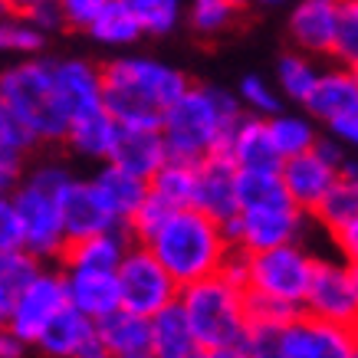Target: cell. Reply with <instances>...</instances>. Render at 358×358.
Here are the masks:
<instances>
[{
  "label": "cell",
  "mask_w": 358,
  "mask_h": 358,
  "mask_svg": "<svg viewBox=\"0 0 358 358\" xmlns=\"http://www.w3.org/2000/svg\"><path fill=\"white\" fill-rule=\"evenodd\" d=\"M27 174V155L20 152H0V194H10Z\"/></svg>",
  "instance_id": "f6af8a7d"
},
{
  "label": "cell",
  "mask_w": 358,
  "mask_h": 358,
  "mask_svg": "<svg viewBox=\"0 0 358 358\" xmlns=\"http://www.w3.org/2000/svg\"><path fill=\"white\" fill-rule=\"evenodd\" d=\"M99 336L109 345L112 358L119 355H131V352H145L152 348V319L148 315H138L131 309H115L106 319H99Z\"/></svg>",
  "instance_id": "4316f807"
},
{
  "label": "cell",
  "mask_w": 358,
  "mask_h": 358,
  "mask_svg": "<svg viewBox=\"0 0 358 358\" xmlns=\"http://www.w3.org/2000/svg\"><path fill=\"white\" fill-rule=\"evenodd\" d=\"M145 247L164 263V270L178 280V286H187L220 273L230 243L224 237L220 220L207 217L204 210L187 204L178 207Z\"/></svg>",
  "instance_id": "3957f363"
},
{
  "label": "cell",
  "mask_w": 358,
  "mask_h": 358,
  "mask_svg": "<svg viewBox=\"0 0 358 358\" xmlns=\"http://www.w3.org/2000/svg\"><path fill=\"white\" fill-rule=\"evenodd\" d=\"M119 358H158L152 348H145V352H131V355H119Z\"/></svg>",
  "instance_id": "11a10c76"
},
{
  "label": "cell",
  "mask_w": 358,
  "mask_h": 358,
  "mask_svg": "<svg viewBox=\"0 0 358 358\" xmlns=\"http://www.w3.org/2000/svg\"><path fill=\"white\" fill-rule=\"evenodd\" d=\"M303 309L309 315L338 322V326L358 329V293L352 276H348V263L315 257L313 280H309V289H306Z\"/></svg>",
  "instance_id": "7c38bea8"
},
{
  "label": "cell",
  "mask_w": 358,
  "mask_h": 358,
  "mask_svg": "<svg viewBox=\"0 0 358 358\" xmlns=\"http://www.w3.org/2000/svg\"><path fill=\"white\" fill-rule=\"evenodd\" d=\"M53 76L69 115L102 106V69L99 66L83 63V59H63V63H53Z\"/></svg>",
  "instance_id": "603a6c76"
},
{
  "label": "cell",
  "mask_w": 358,
  "mask_h": 358,
  "mask_svg": "<svg viewBox=\"0 0 358 358\" xmlns=\"http://www.w3.org/2000/svg\"><path fill=\"white\" fill-rule=\"evenodd\" d=\"M3 3H7V13H10V17H23V20H27L36 7H43L50 0H3Z\"/></svg>",
  "instance_id": "f907efd6"
},
{
  "label": "cell",
  "mask_w": 358,
  "mask_h": 358,
  "mask_svg": "<svg viewBox=\"0 0 358 358\" xmlns=\"http://www.w3.org/2000/svg\"><path fill=\"white\" fill-rule=\"evenodd\" d=\"M253 358H282V355L276 352V348H273V352H263V355H253Z\"/></svg>",
  "instance_id": "6f0895ef"
},
{
  "label": "cell",
  "mask_w": 358,
  "mask_h": 358,
  "mask_svg": "<svg viewBox=\"0 0 358 358\" xmlns=\"http://www.w3.org/2000/svg\"><path fill=\"white\" fill-rule=\"evenodd\" d=\"M194 178H197V162H185V158H168V162L155 171L148 181L155 194L168 197L171 204L187 207L194 197Z\"/></svg>",
  "instance_id": "1f68e13d"
},
{
  "label": "cell",
  "mask_w": 358,
  "mask_h": 358,
  "mask_svg": "<svg viewBox=\"0 0 358 358\" xmlns=\"http://www.w3.org/2000/svg\"><path fill=\"white\" fill-rule=\"evenodd\" d=\"M109 162L152 181L155 171L168 162V141H164L162 129H125L122 125Z\"/></svg>",
  "instance_id": "7402d4cb"
},
{
  "label": "cell",
  "mask_w": 358,
  "mask_h": 358,
  "mask_svg": "<svg viewBox=\"0 0 358 358\" xmlns=\"http://www.w3.org/2000/svg\"><path fill=\"white\" fill-rule=\"evenodd\" d=\"M10 194L23 224V247L30 250L33 257H40V260H56L66 243L59 197H56L59 191H50V187L23 178Z\"/></svg>",
  "instance_id": "ba28073f"
},
{
  "label": "cell",
  "mask_w": 358,
  "mask_h": 358,
  "mask_svg": "<svg viewBox=\"0 0 358 358\" xmlns=\"http://www.w3.org/2000/svg\"><path fill=\"white\" fill-rule=\"evenodd\" d=\"M338 174L358 187V158H345V162H342V168H338Z\"/></svg>",
  "instance_id": "db71d44e"
},
{
  "label": "cell",
  "mask_w": 358,
  "mask_h": 358,
  "mask_svg": "<svg viewBox=\"0 0 358 358\" xmlns=\"http://www.w3.org/2000/svg\"><path fill=\"white\" fill-rule=\"evenodd\" d=\"M355 214H358V187L338 174V181L329 187V194L322 197V204L315 207L309 217H315L329 234H332V230H338L342 224H348Z\"/></svg>",
  "instance_id": "d6a6232c"
},
{
  "label": "cell",
  "mask_w": 358,
  "mask_h": 358,
  "mask_svg": "<svg viewBox=\"0 0 358 358\" xmlns=\"http://www.w3.org/2000/svg\"><path fill=\"white\" fill-rule=\"evenodd\" d=\"M299 313H303V306L286 303V299H276V296L253 293V289H247L250 329H282L286 322H293Z\"/></svg>",
  "instance_id": "836d02e7"
},
{
  "label": "cell",
  "mask_w": 358,
  "mask_h": 358,
  "mask_svg": "<svg viewBox=\"0 0 358 358\" xmlns=\"http://www.w3.org/2000/svg\"><path fill=\"white\" fill-rule=\"evenodd\" d=\"M358 329L303 313L276 332V352L282 358H352Z\"/></svg>",
  "instance_id": "30bf717a"
},
{
  "label": "cell",
  "mask_w": 358,
  "mask_h": 358,
  "mask_svg": "<svg viewBox=\"0 0 358 358\" xmlns=\"http://www.w3.org/2000/svg\"><path fill=\"white\" fill-rule=\"evenodd\" d=\"M230 162L237 164V171H280L282 155L276 152L270 135V125L263 115L243 112L237 122V129L230 131V141L224 148Z\"/></svg>",
  "instance_id": "d6986e66"
},
{
  "label": "cell",
  "mask_w": 358,
  "mask_h": 358,
  "mask_svg": "<svg viewBox=\"0 0 358 358\" xmlns=\"http://www.w3.org/2000/svg\"><path fill=\"white\" fill-rule=\"evenodd\" d=\"M96 332V319H89L86 313H79L76 306H66L46 322V329L36 336L33 345L43 348L46 355L53 358H76L89 336Z\"/></svg>",
  "instance_id": "d4e9b609"
},
{
  "label": "cell",
  "mask_w": 358,
  "mask_h": 358,
  "mask_svg": "<svg viewBox=\"0 0 358 358\" xmlns=\"http://www.w3.org/2000/svg\"><path fill=\"white\" fill-rule=\"evenodd\" d=\"M56 3H59V10H63V17H66V27L89 30V23L106 10L109 0H56Z\"/></svg>",
  "instance_id": "ee69618b"
},
{
  "label": "cell",
  "mask_w": 358,
  "mask_h": 358,
  "mask_svg": "<svg viewBox=\"0 0 358 358\" xmlns=\"http://www.w3.org/2000/svg\"><path fill=\"white\" fill-rule=\"evenodd\" d=\"M273 135V145L282 158H293V155L313 152L315 141H319V131H315L313 115H286V112H276L266 119Z\"/></svg>",
  "instance_id": "f1b7e54d"
},
{
  "label": "cell",
  "mask_w": 358,
  "mask_h": 358,
  "mask_svg": "<svg viewBox=\"0 0 358 358\" xmlns=\"http://www.w3.org/2000/svg\"><path fill=\"white\" fill-rule=\"evenodd\" d=\"M0 102L30 131L36 145H63L69 131V109L56 89L53 63L23 59L0 73Z\"/></svg>",
  "instance_id": "277c9868"
},
{
  "label": "cell",
  "mask_w": 358,
  "mask_h": 358,
  "mask_svg": "<svg viewBox=\"0 0 358 358\" xmlns=\"http://www.w3.org/2000/svg\"><path fill=\"white\" fill-rule=\"evenodd\" d=\"M102 69V102L125 129H162L164 112L187 92L191 79L158 59H112Z\"/></svg>",
  "instance_id": "6da1fadb"
},
{
  "label": "cell",
  "mask_w": 358,
  "mask_h": 358,
  "mask_svg": "<svg viewBox=\"0 0 358 358\" xmlns=\"http://www.w3.org/2000/svg\"><path fill=\"white\" fill-rule=\"evenodd\" d=\"M191 207L204 210L214 220H230L240 214L237 201V164L227 155H207L197 162V178H194V197Z\"/></svg>",
  "instance_id": "5bb4252c"
},
{
  "label": "cell",
  "mask_w": 358,
  "mask_h": 358,
  "mask_svg": "<svg viewBox=\"0 0 358 358\" xmlns=\"http://www.w3.org/2000/svg\"><path fill=\"white\" fill-rule=\"evenodd\" d=\"M309 214L296 204H276V207H253L240 210L237 217L224 220V237L230 247H247L250 253L270 250L280 243H293L303 237Z\"/></svg>",
  "instance_id": "9c48e42d"
},
{
  "label": "cell",
  "mask_w": 358,
  "mask_h": 358,
  "mask_svg": "<svg viewBox=\"0 0 358 358\" xmlns=\"http://www.w3.org/2000/svg\"><path fill=\"white\" fill-rule=\"evenodd\" d=\"M234 3H240V7H243V3H247V0H234Z\"/></svg>",
  "instance_id": "94428289"
},
{
  "label": "cell",
  "mask_w": 358,
  "mask_h": 358,
  "mask_svg": "<svg viewBox=\"0 0 358 358\" xmlns=\"http://www.w3.org/2000/svg\"><path fill=\"white\" fill-rule=\"evenodd\" d=\"M66 273V293L69 306L89 319H106L122 306L119 296V273L115 270H63Z\"/></svg>",
  "instance_id": "44dd1931"
},
{
  "label": "cell",
  "mask_w": 358,
  "mask_h": 358,
  "mask_svg": "<svg viewBox=\"0 0 358 358\" xmlns=\"http://www.w3.org/2000/svg\"><path fill=\"white\" fill-rule=\"evenodd\" d=\"M338 63L358 66V0H342L338 10V33H336V53Z\"/></svg>",
  "instance_id": "ab89813d"
},
{
  "label": "cell",
  "mask_w": 358,
  "mask_h": 358,
  "mask_svg": "<svg viewBox=\"0 0 358 358\" xmlns=\"http://www.w3.org/2000/svg\"><path fill=\"white\" fill-rule=\"evenodd\" d=\"M243 115V102L214 86H187L174 106H168L162 135L168 141V158L201 162L207 155H224L230 131Z\"/></svg>",
  "instance_id": "7a4b0ae2"
},
{
  "label": "cell",
  "mask_w": 358,
  "mask_h": 358,
  "mask_svg": "<svg viewBox=\"0 0 358 358\" xmlns=\"http://www.w3.org/2000/svg\"><path fill=\"white\" fill-rule=\"evenodd\" d=\"M119 122L106 109V102L96 106V109H86L73 115L69 122V131H66V148L79 158H89V162H109L112 148H115V138H119Z\"/></svg>",
  "instance_id": "ffe728a7"
},
{
  "label": "cell",
  "mask_w": 358,
  "mask_h": 358,
  "mask_svg": "<svg viewBox=\"0 0 358 358\" xmlns=\"http://www.w3.org/2000/svg\"><path fill=\"white\" fill-rule=\"evenodd\" d=\"M23 247V224L13 204V194H0V250Z\"/></svg>",
  "instance_id": "7bdbcfd3"
},
{
  "label": "cell",
  "mask_w": 358,
  "mask_h": 358,
  "mask_svg": "<svg viewBox=\"0 0 358 358\" xmlns=\"http://www.w3.org/2000/svg\"><path fill=\"white\" fill-rule=\"evenodd\" d=\"M56 197H59V214H63L66 240L125 227V224L115 220L112 207L106 204V197H102V191H99V185L92 178H69V181L59 187Z\"/></svg>",
  "instance_id": "4fadbf2b"
},
{
  "label": "cell",
  "mask_w": 358,
  "mask_h": 358,
  "mask_svg": "<svg viewBox=\"0 0 358 358\" xmlns=\"http://www.w3.org/2000/svg\"><path fill=\"white\" fill-rule=\"evenodd\" d=\"M313 266L315 257L306 247H299V240L270 250H257V253H250L247 289L303 306L309 280H313Z\"/></svg>",
  "instance_id": "52a82bcc"
},
{
  "label": "cell",
  "mask_w": 358,
  "mask_h": 358,
  "mask_svg": "<svg viewBox=\"0 0 358 358\" xmlns=\"http://www.w3.org/2000/svg\"><path fill=\"white\" fill-rule=\"evenodd\" d=\"M187 358H237V352H224V348H194Z\"/></svg>",
  "instance_id": "f5cc1de1"
},
{
  "label": "cell",
  "mask_w": 358,
  "mask_h": 358,
  "mask_svg": "<svg viewBox=\"0 0 358 358\" xmlns=\"http://www.w3.org/2000/svg\"><path fill=\"white\" fill-rule=\"evenodd\" d=\"M33 148H40L36 138H33L30 131L23 129L20 122L13 119L7 106L0 102V152H20V155H30Z\"/></svg>",
  "instance_id": "b9f144b4"
},
{
  "label": "cell",
  "mask_w": 358,
  "mask_h": 358,
  "mask_svg": "<svg viewBox=\"0 0 358 358\" xmlns=\"http://www.w3.org/2000/svg\"><path fill=\"white\" fill-rule=\"evenodd\" d=\"M348 276L355 282V293H358V263H348Z\"/></svg>",
  "instance_id": "9f6ffc18"
},
{
  "label": "cell",
  "mask_w": 358,
  "mask_h": 358,
  "mask_svg": "<svg viewBox=\"0 0 358 358\" xmlns=\"http://www.w3.org/2000/svg\"><path fill=\"white\" fill-rule=\"evenodd\" d=\"M240 13V3L234 0H191L187 20L201 36H217V33L230 30Z\"/></svg>",
  "instance_id": "e575fe53"
},
{
  "label": "cell",
  "mask_w": 358,
  "mask_h": 358,
  "mask_svg": "<svg viewBox=\"0 0 358 358\" xmlns=\"http://www.w3.org/2000/svg\"><path fill=\"white\" fill-rule=\"evenodd\" d=\"M352 358H358V342H355V352H352Z\"/></svg>",
  "instance_id": "91938a15"
},
{
  "label": "cell",
  "mask_w": 358,
  "mask_h": 358,
  "mask_svg": "<svg viewBox=\"0 0 358 358\" xmlns=\"http://www.w3.org/2000/svg\"><path fill=\"white\" fill-rule=\"evenodd\" d=\"M319 158H326L329 164H336V168H342V162H345V148H342V141L336 138V135H329V138H319L313 148Z\"/></svg>",
  "instance_id": "7dc6e473"
},
{
  "label": "cell",
  "mask_w": 358,
  "mask_h": 358,
  "mask_svg": "<svg viewBox=\"0 0 358 358\" xmlns=\"http://www.w3.org/2000/svg\"><path fill=\"white\" fill-rule=\"evenodd\" d=\"M332 240H336L338 253L345 257V263H358V214L338 230H332Z\"/></svg>",
  "instance_id": "bcb514c9"
},
{
  "label": "cell",
  "mask_w": 358,
  "mask_h": 358,
  "mask_svg": "<svg viewBox=\"0 0 358 358\" xmlns=\"http://www.w3.org/2000/svg\"><path fill=\"white\" fill-rule=\"evenodd\" d=\"M197 345V336L187 322L185 306L174 299L162 313L152 315V352L158 358H187Z\"/></svg>",
  "instance_id": "484cf974"
},
{
  "label": "cell",
  "mask_w": 358,
  "mask_h": 358,
  "mask_svg": "<svg viewBox=\"0 0 358 358\" xmlns=\"http://www.w3.org/2000/svg\"><path fill=\"white\" fill-rule=\"evenodd\" d=\"M237 99L243 102V109H250L253 115H263V119H270V115L282 112L280 96H276L270 83H266V79H260V76H243V79H240Z\"/></svg>",
  "instance_id": "f35d334b"
},
{
  "label": "cell",
  "mask_w": 358,
  "mask_h": 358,
  "mask_svg": "<svg viewBox=\"0 0 358 358\" xmlns=\"http://www.w3.org/2000/svg\"><path fill=\"white\" fill-rule=\"evenodd\" d=\"M237 358H247V355H240V352H237Z\"/></svg>",
  "instance_id": "6125c7cd"
},
{
  "label": "cell",
  "mask_w": 358,
  "mask_h": 358,
  "mask_svg": "<svg viewBox=\"0 0 358 358\" xmlns=\"http://www.w3.org/2000/svg\"><path fill=\"white\" fill-rule=\"evenodd\" d=\"M319 66L309 53L296 50V53H282L280 63H276V83H280V92L286 99H293L299 106H306V99L313 96L315 83H319Z\"/></svg>",
  "instance_id": "83f0119b"
},
{
  "label": "cell",
  "mask_w": 358,
  "mask_h": 358,
  "mask_svg": "<svg viewBox=\"0 0 358 358\" xmlns=\"http://www.w3.org/2000/svg\"><path fill=\"white\" fill-rule=\"evenodd\" d=\"M10 309H13V293L0 282V326H7V319H10Z\"/></svg>",
  "instance_id": "816d5d0a"
},
{
  "label": "cell",
  "mask_w": 358,
  "mask_h": 358,
  "mask_svg": "<svg viewBox=\"0 0 358 358\" xmlns=\"http://www.w3.org/2000/svg\"><path fill=\"white\" fill-rule=\"evenodd\" d=\"M135 243L129 227L102 230V234H89V237L66 240L56 263L63 270H119L122 257L129 253Z\"/></svg>",
  "instance_id": "ac0fdd59"
},
{
  "label": "cell",
  "mask_w": 358,
  "mask_h": 358,
  "mask_svg": "<svg viewBox=\"0 0 358 358\" xmlns=\"http://www.w3.org/2000/svg\"><path fill=\"white\" fill-rule=\"evenodd\" d=\"M23 352V342L10 336V329L0 326V358H17Z\"/></svg>",
  "instance_id": "681fc988"
},
{
  "label": "cell",
  "mask_w": 358,
  "mask_h": 358,
  "mask_svg": "<svg viewBox=\"0 0 358 358\" xmlns=\"http://www.w3.org/2000/svg\"><path fill=\"white\" fill-rule=\"evenodd\" d=\"M237 201H240V210L293 204L289 194H286L280 171H237Z\"/></svg>",
  "instance_id": "f546056e"
},
{
  "label": "cell",
  "mask_w": 358,
  "mask_h": 358,
  "mask_svg": "<svg viewBox=\"0 0 358 358\" xmlns=\"http://www.w3.org/2000/svg\"><path fill=\"white\" fill-rule=\"evenodd\" d=\"M92 181L99 185V191H102V197H106V204L112 207L115 220L125 224V227H129V220L135 217V210H138L141 201H145L148 191H152V185H148L145 178L125 171V168H119V164H112V162L102 164Z\"/></svg>",
  "instance_id": "cb8c5ba5"
},
{
  "label": "cell",
  "mask_w": 358,
  "mask_h": 358,
  "mask_svg": "<svg viewBox=\"0 0 358 358\" xmlns=\"http://www.w3.org/2000/svg\"><path fill=\"white\" fill-rule=\"evenodd\" d=\"M66 306H69L66 273L40 270L20 293H17L10 319H7V329H10L13 338H20L23 345H33L36 336L46 329V322H50L59 309H66Z\"/></svg>",
  "instance_id": "8fae6325"
},
{
  "label": "cell",
  "mask_w": 358,
  "mask_h": 358,
  "mask_svg": "<svg viewBox=\"0 0 358 358\" xmlns=\"http://www.w3.org/2000/svg\"><path fill=\"white\" fill-rule=\"evenodd\" d=\"M306 112L322 125L348 119L358 112V69L348 63H336L319 73L313 96L306 99Z\"/></svg>",
  "instance_id": "e0dca14e"
},
{
  "label": "cell",
  "mask_w": 358,
  "mask_h": 358,
  "mask_svg": "<svg viewBox=\"0 0 358 358\" xmlns=\"http://www.w3.org/2000/svg\"><path fill=\"white\" fill-rule=\"evenodd\" d=\"M355 69H358V66H355Z\"/></svg>",
  "instance_id": "be15d7a7"
},
{
  "label": "cell",
  "mask_w": 358,
  "mask_h": 358,
  "mask_svg": "<svg viewBox=\"0 0 358 358\" xmlns=\"http://www.w3.org/2000/svg\"><path fill=\"white\" fill-rule=\"evenodd\" d=\"M40 257H33L27 247H20V250H0V282L7 286L13 293V299H17V293H20L23 286L36 276V273L43 270L40 266Z\"/></svg>",
  "instance_id": "74e56055"
},
{
  "label": "cell",
  "mask_w": 358,
  "mask_h": 358,
  "mask_svg": "<svg viewBox=\"0 0 358 358\" xmlns=\"http://www.w3.org/2000/svg\"><path fill=\"white\" fill-rule=\"evenodd\" d=\"M115 273H119L122 309H131V313L148 315V319L181 296L178 280L164 270V263L145 243H131Z\"/></svg>",
  "instance_id": "8992f818"
},
{
  "label": "cell",
  "mask_w": 358,
  "mask_h": 358,
  "mask_svg": "<svg viewBox=\"0 0 358 358\" xmlns=\"http://www.w3.org/2000/svg\"><path fill=\"white\" fill-rule=\"evenodd\" d=\"M174 210H178V204H171L168 197L148 191V197H145L141 207L135 210V217L129 220V230H131V237H135V243H148V240L158 234V227L171 217Z\"/></svg>",
  "instance_id": "d590c367"
},
{
  "label": "cell",
  "mask_w": 358,
  "mask_h": 358,
  "mask_svg": "<svg viewBox=\"0 0 358 358\" xmlns=\"http://www.w3.org/2000/svg\"><path fill=\"white\" fill-rule=\"evenodd\" d=\"M329 131L336 135L342 145H352V148H358V112L355 115H348V119H338L329 125Z\"/></svg>",
  "instance_id": "c3c4849f"
},
{
  "label": "cell",
  "mask_w": 358,
  "mask_h": 358,
  "mask_svg": "<svg viewBox=\"0 0 358 358\" xmlns=\"http://www.w3.org/2000/svg\"><path fill=\"white\" fill-rule=\"evenodd\" d=\"M257 3H263V7H273V3H282V0H257Z\"/></svg>",
  "instance_id": "680465c9"
},
{
  "label": "cell",
  "mask_w": 358,
  "mask_h": 358,
  "mask_svg": "<svg viewBox=\"0 0 358 358\" xmlns=\"http://www.w3.org/2000/svg\"><path fill=\"white\" fill-rule=\"evenodd\" d=\"M43 46V30L30 20H0V53H36Z\"/></svg>",
  "instance_id": "60d3db41"
},
{
  "label": "cell",
  "mask_w": 358,
  "mask_h": 358,
  "mask_svg": "<svg viewBox=\"0 0 358 358\" xmlns=\"http://www.w3.org/2000/svg\"><path fill=\"white\" fill-rule=\"evenodd\" d=\"M89 33L96 36L99 43L125 46V43H135L141 33H145V27H141V20L131 13V7H125L122 0H109L106 10L89 23Z\"/></svg>",
  "instance_id": "4dcf8cb0"
},
{
  "label": "cell",
  "mask_w": 358,
  "mask_h": 358,
  "mask_svg": "<svg viewBox=\"0 0 358 358\" xmlns=\"http://www.w3.org/2000/svg\"><path fill=\"white\" fill-rule=\"evenodd\" d=\"M178 303L185 306L187 322L194 329L201 348H224L240 352L250 336L247 289L230 282L224 273L204 276L197 282L181 286Z\"/></svg>",
  "instance_id": "5b68a950"
},
{
  "label": "cell",
  "mask_w": 358,
  "mask_h": 358,
  "mask_svg": "<svg viewBox=\"0 0 358 358\" xmlns=\"http://www.w3.org/2000/svg\"><path fill=\"white\" fill-rule=\"evenodd\" d=\"M141 20L145 33H171L181 17V0H122Z\"/></svg>",
  "instance_id": "8d00e7d4"
},
{
  "label": "cell",
  "mask_w": 358,
  "mask_h": 358,
  "mask_svg": "<svg viewBox=\"0 0 358 358\" xmlns=\"http://www.w3.org/2000/svg\"><path fill=\"white\" fill-rule=\"evenodd\" d=\"M338 10L342 0H299L289 13V40L309 56L336 53Z\"/></svg>",
  "instance_id": "9a60e30c"
},
{
  "label": "cell",
  "mask_w": 358,
  "mask_h": 358,
  "mask_svg": "<svg viewBox=\"0 0 358 358\" xmlns=\"http://www.w3.org/2000/svg\"><path fill=\"white\" fill-rule=\"evenodd\" d=\"M280 178L286 185V194L299 210L313 214L322 204V197L329 194V187L338 181V168L329 164L326 158H319L315 152H303L293 158H282Z\"/></svg>",
  "instance_id": "2e32d148"
}]
</instances>
